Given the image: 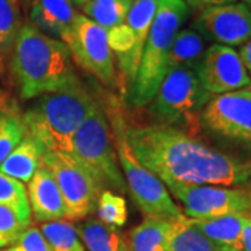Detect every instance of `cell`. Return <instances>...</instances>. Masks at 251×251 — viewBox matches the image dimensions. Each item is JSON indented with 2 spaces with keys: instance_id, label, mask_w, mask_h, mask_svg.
Wrapping results in <instances>:
<instances>
[{
  "instance_id": "obj_1",
  "label": "cell",
  "mask_w": 251,
  "mask_h": 251,
  "mask_svg": "<svg viewBox=\"0 0 251 251\" xmlns=\"http://www.w3.org/2000/svg\"><path fill=\"white\" fill-rule=\"evenodd\" d=\"M135 158L163 184L233 187L251 180V162L212 150L186 131L166 126H126Z\"/></svg>"
},
{
  "instance_id": "obj_2",
  "label": "cell",
  "mask_w": 251,
  "mask_h": 251,
  "mask_svg": "<svg viewBox=\"0 0 251 251\" xmlns=\"http://www.w3.org/2000/svg\"><path fill=\"white\" fill-rule=\"evenodd\" d=\"M9 57L11 77L24 100L80 82L66 44L42 34L29 23L20 28Z\"/></svg>"
},
{
  "instance_id": "obj_3",
  "label": "cell",
  "mask_w": 251,
  "mask_h": 251,
  "mask_svg": "<svg viewBox=\"0 0 251 251\" xmlns=\"http://www.w3.org/2000/svg\"><path fill=\"white\" fill-rule=\"evenodd\" d=\"M97 102L80 81L66 90L35 98L23 120L28 134L38 140L45 151L70 155L73 138Z\"/></svg>"
},
{
  "instance_id": "obj_4",
  "label": "cell",
  "mask_w": 251,
  "mask_h": 251,
  "mask_svg": "<svg viewBox=\"0 0 251 251\" xmlns=\"http://www.w3.org/2000/svg\"><path fill=\"white\" fill-rule=\"evenodd\" d=\"M183 0H159L156 14L144 46L134 84L127 92L133 106H147L166 74V59L176 35L188 17Z\"/></svg>"
},
{
  "instance_id": "obj_5",
  "label": "cell",
  "mask_w": 251,
  "mask_h": 251,
  "mask_svg": "<svg viewBox=\"0 0 251 251\" xmlns=\"http://www.w3.org/2000/svg\"><path fill=\"white\" fill-rule=\"evenodd\" d=\"M110 127L116 148L117 161L123 173L126 188L128 190L134 204L145 218H159L172 221L183 212L169 194L168 188L155 175L145 169L135 158L130 144L126 138V122L116 108L110 109Z\"/></svg>"
},
{
  "instance_id": "obj_6",
  "label": "cell",
  "mask_w": 251,
  "mask_h": 251,
  "mask_svg": "<svg viewBox=\"0 0 251 251\" xmlns=\"http://www.w3.org/2000/svg\"><path fill=\"white\" fill-rule=\"evenodd\" d=\"M73 158L90 172L103 190L125 193L126 181L117 161L108 112L100 102L91 109L73 138Z\"/></svg>"
},
{
  "instance_id": "obj_7",
  "label": "cell",
  "mask_w": 251,
  "mask_h": 251,
  "mask_svg": "<svg viewBox=\"0 0 251 251\" xmlns=\"http://www.w3.org/2000/svg\"><path fill=\"white\" fill-rule=\"evenodd\" d=\"M211 98L197 72L180 67L166 72L148 105L158 126L177 128L200 125V116Z\"/></svg>"
},
{
  "instance_id": "obj_8",
  "label": "cell",
  "mask_w": 251,
  "mask_h": 251,
  "mask_svg": "<svg viewBox=\"0 0 251 251\" xmlns=\"http://www.w3.org/2000/svg\"><path fill=\"white\" fill-rule=\"evenodd\" d=\"M62 42L69 48L74 64L105 85L116 84L115 56L108 45L106 29L77 13Z\"/></svg>"
},
{
  "instance_id": "obj_9",
  "label": "cell",
  "mask_w": 251,
  "mask_h": 251,
  "mask_svg": "<svg viewBox=\"0 0 251 251\" xmlns=\"http://www.w3.org/2000/svg\"><path fill=\"white\" fill-rule=\"evenodd\" d=\"M42 163L53 173L60 188L69 222L82 221L95 211L103 188L72 155L45 151Z\"/></svg>"
},
{
  "instance_id": "obj_10",
  "label": "cell",
  "mask_w": 251,
  "mask_h": 251,
  "mask_svg": "<svg viewBox=\"0 0 251 251\" xmlns=\"http://www.w3.org/2000/svg\"><path fill=\"white\" fill-rule=\"evenodd\" d=\"M169 194L181 204V212L196 221H208L251 211L250 198L244 188L166 183Z\"/></svg>"
},
{
  "instance_id": "obj_11",
  "label": "cell",
  "mask_w": 251,
  "mask_h": 251,
  "mask_svg": "<svg viewBox=\"0 0 251 251\" xmlns=\"http://www.w3.org/2000/svg\"><path fill=\"white\" fill-rule=\"evenodd\" d=\"M200 125L226 140L251 144V87L212 97Z\"/></svg>"
},
{
  "instance_id": "obj_12",
  "label": "cell",
  "mask_w": 251,
  "mask_h": 251,
  "mask_svg": "<svg viewBox=\"0 0 251 251\" xmlns=\"http://www.w3.org/2000/svg\"><path fill=\"white\" fill-rule=\"evenodd\" d=\"M197 74L202 87L212 97L251 87L250 74L239 52L230 46L214 44L206 48Z\"/></svg>"
},
{
  "instance_id": "obj_13",
  "label": "cell",
  "mask_w": 251,
  "mask_h": 251,
  "mask_svg": "<svg viewBox=\"0 0 251 251\" xmlns=\"http://www.w3.org/2000/svg\"><path fill=\"white\" fill-rule=\"evenodd\" d=\"M194 28L218 45L242 46L251 39V9L242 1L200 11Z\"/></svg>"
},
{
  "instance_id": "obj_14",
  "label": "cell",
  "mask_w": 251,
  "mask_h": 251,
  "mask_svg": "<svg viewBox=\"0 0 251 251\" xmlns=\"http://www.w3.org/2000/svg\"><path fill=\"white\" fill-rule=\"evenodd\" d=\"M27 184L28 202L35 222L46 224L66 219V205L50 169L42 163Z\"/></svg>"
},
{
  "instance_id": "obj_15",
  "label": "cell",
  "mask_w": 251,
  "mask_h": 251,
  "mask_svg": "<svg viewBox=\"0 0 251 251\" xmlns=\"http://www.w3.org/2000/svg\"><path fill=\"white\" fill-rule=\"evenodd\" d=\"M77 11L73 0H31L29 24L42 34L60 39L72 25Z\"/></svg>"
},
{
  "instance_id": "obj_16",
  "label": "cell",
  "mask_w": 251,
  "mask_h": 251,
  "mask_svg": "<svg viewBox=\"0 0 251 251\" xmlns=\"http://www.w3.org/2000/svg\"><path fill=\"white\" fill-rule=\"evenodd\" d=\"M45 148L32 135H27L14 148L0 165V173L17 180L20 183H28L36 171L42 166V158Z\"/></svg>"
},
{
  "instance_id": "obj_17",
  "label": "cell",
  "mask_w": 251,
  "mask_h": 251,
  "mask_svg": "<svg viewBox=\"0 0 251 251\" xmlns=\"http://www.w3.org/2000/svg\"><path fill=\"white\" fill-rule=\"evenodd\" d=\"M158 3H159V0H133V4H131L127 18H126V24L133 29L135 36V50L133 59H131V64H130L127 92L133 87L135 77L138 74L144 46H145L153 18L156 14Z\"/></svg>"
},
{
  "instance_id": "obj_18",
  "label": "cell",
  "mask_w": 251,
  "mask_h": 251,
  "mask_svg": "<svg viewBox=\"0 0 251 251\" xmlns=\"http://www.w3.org/2000/svg\"><path fill=\"white\" fill-rule=\"evenodd\" d=\"M205 50V38L200 35L196 29H180L172 44L166 59V72L180 67L197 72L204 59Z\"/></svg>"
},
{
  "instance_id": "obj_19",
  "label": "cell",
  "mask_w": 251,
  "mask_h": 251,
  "mask_svg": "<svg viewBox=\"0 0 251 251\" xmlns=\"http://www.w3.org/2000/svg\"><path fill=\"white\" fill-rule=\"evenodd\" d=\"M168 247L169 251H225L198 229L194 219L184 214L169 221Z\"/></svg>"
},
{
  "instance_id": "obj_20",
  "label": "cell",
  "mask_w": 251,
  "mask_h": 251,
  "mask_svg": "<svg viewBox=\"0 0 251 251\" xmlns=\"http://www.w3.org/2000/svg\"><path fill=\"white\" fill-rule=\"evenodd\" d=\"M247 214H232L208 221H196V226L209 240L225 251H242V233Z\"/></svg>"
},
{
  "instance_id": "obj_21",
  "label": "cell",
  "mask_w": 251,
  "mask_h": 251,
  "mask_svg": "<svg viewBox=\"0 0 251 251\" xmlns=\"http://www.w3.org/2000/svg\"><path fill=\"white\" fill-rule=\"evenodd\" d=\"M75 229L87 251H127L126 239L120 230L97 218L81 221Z\"/></svg>"
},
{
  "instance_id": "obj_22",
  "label": "cell",
  "mask_w": 251,
  "mask_h": 251,
  "mask_svg": "<svg viewBox=\"0 0 251 251\" xmlns=\"http://www.w3.org/2000/svg\"><path fill=\"white\" fill-rule=\"evenodd\" d=\"M168 227L169 221L144 218L127 236V251H169Z\"/></svg>"
},
{
  "instance_id": "obj_23",
  "label": "cell",
  "mask_w": 251,
  "mask_h": 251,
  "mask_svg": "<svg viewBox=\"0 0 251 251\" xmlns=\"http://www.w3.org/2000/svg\"><path fill=\"white\" fill-rule=\"evenodd\" d=\"M131 4L133 0H91L80 11L82 16L109 31L125 24Z\"/></svg>"
},
{
  "instance_id": "obj_24",
  "label": "cell",
  "mask_w": 251,
  "mask_h": 251,
  "mask_svg": "<svg viewBox=\"0 0 251 251\" xmlns=\"http://www.w3.org/2000/svg\"><path fill=\"white\" fill-rule=\"evenodd\" d=\"M0 205L10 208L24 225H32V215L28 202L25 184L11 179L3 173H0Z\"/></svg>"
},
{
  "instance_id": "obj_25",
  "label": "cell",
  "mask_w": 251,
  "mask_h": 251,
  "mask_svg": "<svg viewBox=\"0 0 251 251\" xmlns=\"http://www.w3.org/2000/svg\"><path fill=\"white\" fill-rule=\"evenodd\" d=\"M52 251H87L77 233L75 226L69 221L46 222L39 226Z\"/></svg>"
},
{
  "instance_id": "obj_26",
  "label": "cell",
  "mask_w": 251,
  "mask_h": 251,
  "mask_svg": "<svg viewBox=\"0 0 251 251\" xmlns=\"http://www.w3.org/2000/svg\"><path fill=\"white\" fill-rule=\"evenodd\" d=\"M23 24L20 0H0V52L3 57H9Z\"/></svg>"
},
{
  "instance_id": "obj_27",
  "label": "cell",
  "mask_w": 251,
  "mask_h": 251,
  "mask_svg": "<svg viewBox=\"0 0 251 251\" xmlns=\"http://www.w3.org/2000/svg\"><path fill=\"white\" fill-rule=\"evenodd\" d=\"M27 133L23 116L16 112L6 110L4 116L0 120V165L23 141Z\"/></svg>"
},
{
  "instance_id": "obj_28",
  "label": "cell",
  "mask_w": 251,
  "mask_h": 251,
  "mask_svg": "<svg viewBox=\"0 0 251 251\" xmlns=\"http://www.w3.org/2000/svg\"><path fill=\"white\" fill-rule=\"evenodd\" d=\"M97 212L98 219L103 224L113 226V227H122L125 226L128 218L127 212V202L122 196H117L110 190H103L97 201Z\"/></svg>"
},
{
  "instance_id": "obj_29",
  "label": "cell",
  "mask_w": 251,
  "mask_h": 251,
  "mask_svg": "<svg viewBox=\"0 0 251 251\" xmlns=\"http://www.w3.org/2000/svg\"><path fill=\"white\" fill-rule=\"evenodd\" d=\"M27 227L10 208L0 205V249L13 246Z\"/></svg>"
},
{
  "instance_id": "obj_30",
  "label": "cell",
  "mask_w": 251,
  "mask_h": 251,
  "mask_svg": "<svg viewBox=\"0 0 251 251\" xmlns=\"http://www.w3.org/2000/svg\"><path fill=\"white\" fill-rule=\"evenodd\" d=\"M9 251H52L49 243L46 242L42 232L36 226L27 227L21 236L17 239V242L13 246H10Z\"/></svg>"
},
{
  "instance_id": "obj_31",
  "label": "cell",
  "mask_w": 251,
  "mask_h": 251,
  "mask_svg": "<svg viewBox=\"0 0 251 251\" xmlns=\"http://www.w3.org/2000/svg\"><path fill=\"white\" fill-rule=\"evenodd\" d=\"M187 4L188 9L202 11V10L215 7V6H222V4H229L234 3L236 0H183Z\"/></svg>"
},
{
  "instance_id": "obj_32",
  "label": "cell",
  "mask_w": 251,
  "mask_h": 251,
  "mask_svg": "<svg viewBox=\"0 0 251 251\" xmlns=\"http://www.w3.org/2000/svg\"><path fill=\"white\" fill-rule=\"evenodd\" d=\"M242 251H251V211L247 212L242 233Z\"/></svg>"
},
{
  "instance_id": "obj_33",
  "label": "cell",
  "mask_w": 251,
  "mask_h": 251,
  "mask_svg": "<svg viewBox=\"0 0 251 251\" xmlns=\"http://www.w3.org/2000/svg\"><path fill=\"white\" fill-rule=\"evenodd\" d=\"M239 56L242 59L243 64L246 67L247 73L250 74L251 77V39L247 41L244 45L240 46V50H239Z\"/></svg>"
},
{
  "instance_id": "obj_34",
  "label": "cell",
  "mask_w": 251,
  "mask_h": 251,
  "mask_svg": "<svg viewBox=\"0 0 251 251\" xmlns=\"http://www.w3.org/2000/svg\"><path fill=\"white\" fill-rule=\"evenodd\" d=\"M90 1L91 0H73V4H74L78 10H81L85 4H88Z\"/></svg>"
},
{
  "instance_id": "obj_35",
  "label": "cell",
  "mask_w": 251,
  "mask_h": 251,
  "mask_svg": "<svg viewBox=\"0 0 251 251\" xmlns=\"http://www.w3.org/2000/svg\"><path fill=\"white\" fill-rule=\"evenodd\" d=\"M244 190H246V193H247V196H249V198H250V202H251V180L247 183V186L244 187Z\"/></svg>"
},
{
  "instance_id": "obj_36",
  "label": "cell",
  "mask_w": 251,
  "mask_h": 251,
  "mask_svg": "<svg viewBox=\"0 0 251 251\" xmlns=\"http://www.w3.org/2000/svg\"><path fill=\"white\" fill-rule=\"evenodd\" d=\"M3 62H4V57H3V54L0 52V72L3 70Z\"/></svg>"
},
{
  "instance_id": "obj_37",
  "label": "cell",
  "mask_w": 251,
  "mask_h": 251,
  "mask_svg": "<svg viewBox=\"0 0 251 251\" xmlns=\"http://www.w3.org/2000/svg\"><path fill=\"white\" fill-rule=\"evenodd\" d=\"M4 113H6V110H4V109L0 106V120H1V117L4 116Z\"/></svg>"
},
{
  "instance_id": "obj_38",
  "label": "cell",
  "mask_w": 251,
  "mask_h": 251,
  "mask_svg": "<svg viewBox=\"0 0 251 251\" xmlns=\"http://www.w3.org/2000/svg\"><path fill=\"white\" fill-rule=\"evenodd\" d=\"M242 3H244V4H247L249 7L251 9V0H242Z\"/></svg>"
},
{
  "instance_id": "obj_39",
  "label": "cell",
  "mask_w": 251,
  "mask_h": 251,
  "mask_svg": "<svg viewBox=\"0 0 251 251\" xmlns=\"http://www.w3.org/2000/svg\"><path fill=\"white\" fill-rule=\"evenodd\" d=\"M0 251H9L7 249H0Z\"/></svg>"
},
{
  "instance_id": "obj_40",
  "label": "cell",
  "mask_w": 251,
  "mask_h": 251,
  "mask_svg": "<svg viewBox=\"0 0 251 251\" xmlns=\"http://www.w3.org/2000/svg\"><path fill=\"white\" fill-rule=\"evenodd\" d=\"M0 95H1V90H0Z\"/></svg>"
}]
</instances>
